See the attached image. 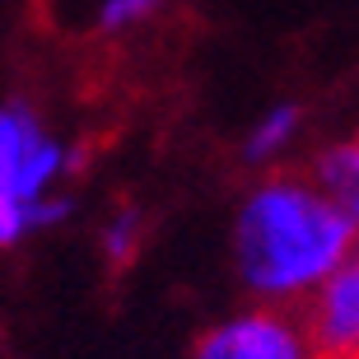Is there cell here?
Returning <instances> with one entry per match:
<instances>
[{
    "mask_svg": "<svg viewBox=\"0 0 359 359\" xmlns=\"http://www.w3.org/2000/svg\"><path fill=\"white\" fill-rule=\"evenodd\" d=\"M359 248V229L308 173H271L243 196L229 252L257 304L304 308L308 294Z\"/></svg>",
    "mask_w": 359,
    "mask_h": 359,
    "instance_id": "1",
    "label": "cell"
},
{
    "mask_svg": "<svg viewBox=\"0 0 359 359\" xmlns=\"http://www.w3.org/2000/svg\"><path fill=\"white\" fill-rule=\"evenodd\" d=\"M75 168L80 159L42 126L33 107H0V248H14L33 233V205L61 191V177Z\"/></svg>",
    "mask_w": 359,
    "mask_h": 359,
    "instance_id": "2",
    "label": "cell"
},
{
    "mask_svg": "<svg viewBox=\"0 0 359 359\" xmlns=\"http://www.w3.org/2000/svg\"><path fill=\"white\" fill-rule=\"evenodd\" d=\"M191 359H318L308 327L294 308L252 304L229 313L191 346Z\"/></svg>",
    "mask_w": 359,
    "mask_h": 359,
    "instance_id": "3",
    "label": "cell"
},
{
    "mask_svg": "<svg viewBox=\"0 0 359 359\" xmlns=\"http://www.w3.org/2000/svg\"><path fill=\"white\" fill-rule=\"evenodd\" d=\"M318 359H359V248L299 308Z\"/></svg>",
    "mask_w": 359,
    "mask_h": 359,
    "instance_id": "4",
    "label": "cell"
},
{
    "mask_svg": "<svg viewBox=\"0 0 359 359\" xmlns=\"http://www.w3.org/2000/svg\"><path fill=\"white\" fill-rule=\"evenodd\" d=\"M308 177H313V187L359 229V135L322 145L318 154H313V163H308Z\"/></svg>",
    "mask_w": 359,
    "mask_h": 359,
    "instance_id": "5",
    "label": "cell"
},
{
    "mask_svg": "<svg viewBox=\"0 0 359 359\" xmlns=\"http://www.w3.org/2000/svg\"><path fill=\"white\" fill-rule=\"evenodd\" d=\"M299 126H304V112H299L294 103H276L266 117L252 126L248 145H243V159H248V163H276L280 154L294 145Z\"/></svg>",
    "mask_w": 359,
    "mask_h": 359,
    "instance_id": "6",
    "label": "cell"
},
{
    "mask_svg": "<svg viewBox=\"0 0 359 359\" xmlns=\"http://www.w3.org/2000/svg\"><path fill=\"white\" fill-rule=\"evenodd\" d=\"M140 238H145V219H140V210H135V205H117V210L103 219V233H98L107 266L112 271L131 266L135 252H140Z\"/></svg>",
    "mask_w": 359,
    "mask_h": 359,
    "instance_id": "7",
    "label": "cell"
},
{
    "mask_svg": "<svg viewBox=\"0 0 359 359\" xmlns=\"http://www.w3.org/2000/svg\"><path fill=\"white\" fill-rule=\"evenodd\" d=\"M163 5H168V0H98L93 24L103 28V33H131V28L149 24Z\"/></svg>",
    "mask_w": 359,
    "mask_h": 359,
    "instance_id": "8",
    "label": "cell"
},
{
    "mask_svg": "<svg viewBox=\"0 0 359 359\" xmlns=\"http://www.w3.org/2000/svg\"><path fill=\"white\" fill-rule=\"evenodd\" d=\"M70 219V196L66 191H52V196H42L38 205H33V233L38 229H56Z\"/></svg>",
    "mask_w": 359,
    "mask_h": 359,
    "instance_id": "9",
    "label": "cell"
}]
</instances>
